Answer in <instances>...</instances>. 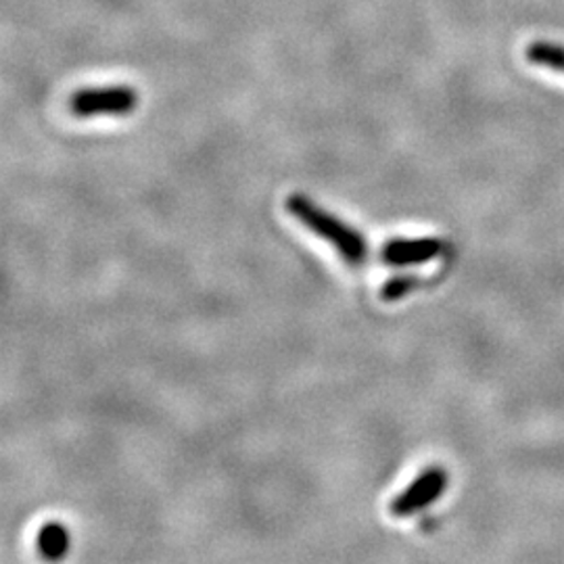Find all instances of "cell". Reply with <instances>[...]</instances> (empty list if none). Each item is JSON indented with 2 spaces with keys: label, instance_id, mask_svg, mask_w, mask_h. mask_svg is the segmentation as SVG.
Wrapping results in <instances>:
<instances>
[{
  "label": "cell",
  "instance_id": "obj_1",
  "mask_svg": "<svg viewBox=\"0 0 564 564\" xmlns=\"http://www.w3.org/2000/svg\"><path fill=\"white\" fill-rule=\"evenodd\" d=\"M286 212L303 224L312 235L328 242L345 263L358 268L368 260V242L362 232L349 224L343 223L330 212L312 202L307 195L293 193L286 199Z\"/></svg>",
  "mask_w": 564,
  "mask_h": 564
},
{
  "label": "cell",
  "instance_id": "obj_2",
  "mask_svg": "<svg viewBox=\"0 0 564 564\" xmlns=\"http://www.w3.org/2000/svg\"><path fill=\"white\" fill-rule=\"evenodd\" d=\"M139 107V93L132 86H95L80 88L69 99V111L76 118H99V116H130Z\"/></svg>",
  "mask_w": 564,
  "mask_h": 564
},
{
  "label": "cell",
  "instance_id": "obj_3",
  "mask_svg": "<svg viewBox=\"0 0 564 564\" xmlns=\"http://www.w3.org/2000/svg\"><path fill=\"white\" fill-rule=\"evenodd\" d=\"M449 484V475L444 466H429L412 484L393 498L389 506L395 519H408L435 505Z\"/></svg>",
  "mask_w": 564,
  "mask_h": 564
},
{
  "label": "cell",
  "instance_id": "obj_4",
  "mask_svg": "<svg viewBox=\"0 0 564 564\" xmlns=\"http://www.w3.org/2000/svg\"><path fill=\"white\" fill-rule=\"evenodd\" d=\"M444 241L433 237L421 239H391L381 249V260L393 268H408L416 263H426L442 256Z\"/></svg>",
  "mask_w": 564,
  "mask_h": 564
},
{
  "label": "cell",
  "instance_id": "obj_5",
  "mask_svg": "<svg viewBox=\"0 0 564 564\" xmlns=\"http://www.w3.org/2000/svg\"><path fill=\"white\" fill-rule=\"evenodd\" d=\"M69 545H72V538H69V531L65 529V524L57 523V521L42 524L39 538H36V547H39L42 558L61 561L69 552Z\"/></svg>",
  "mask_w": 564,
  "mask_h": 564
},
{
  "label": "cell",
  "instance_id": "obj_6",
  "mask_svg": "<svg viewBox=\"0 0 564 564\" xmlns=\"http://www.w3.org/2000/svg\"><path fill=\"white\" fill-rule=\"evenodd\" d=\"M524 57L533 65H540V67H547V69L563 72L564 74V46L558 42H531L524 51Z\"/></svg>",
  "mask_w": 564,
  "mask_h": 564
},
{
  "label": "cell",
  "instance_id": "obj_7",
  "mask_svg": "<svg viewBox=\"0 0 564 564\" xmlns=\"http://www.w3.org/2000/svg\"><path fill=\"white\" fill-rule=\"evenodd\" d=\"M419 282H421V279L414 276V274H398V276H391L389 281L384 282L379 295L387 303L400 302L419 286Z\"/></svg>",
  "mask_w": 564,
  "mask_h": 564
}]
</instances>
